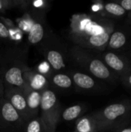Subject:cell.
Returning <instances> with one entry per match:
<instances>
[{"label": "cell", "instance_id": "30bf717a", "mask_svg": "<svg viewBox=\"0 0 131 132\" xmlns=\"http://www.w3.org/2000/svg\"><path fill=\"white\" fill-rule=\"evenodd\" d=\"M30 27L28 31V40L30 44H39L45 36V28L39 20L32 19Z\"/></svg>", "mask_w": 131, "mask_h": 132}, {"label": "cell", "instance_id": "ac0fdd59", "mask_svg": "<svg viewBox=\"0 0 131 132\" xmlns=\"http://www.w3.org/2000/svg\"><path fill=\"white\" fill-rule=\"evenodd\" d=\"M23 132H46V130L40 118L36 117L26 122Z\"/></svg>", "mask_w": 131, "mask_h": 132}, {"label": "cell", "instance_id": "2e32d148", "mask_svg": "<svg viewBox=\"0 0 131 132\" xmlns=\"http://www.w3.org/2000/svg\"><path fill=\"white\" fill-rule=\"evenodd\" d=\"M126 41H127L126 36L122 32L120 31L113 32L110 35V39L108 41L109 47L114 50L121 48L126 43Z\"/></svg>", "mask_w": 131, "mask_h": 132}, {"label": "cell", "instance_id": "7c38bea8", "mask_svg": "<svg viewBox=\"0 0 131 132\" xmlns=\"http://www.w3.org/2000/svg\"><path fill=\"white\" fill-rule=\"evenodd\" d=\"M46 59L55 71H60L66 67V62L63 55L56 50H49L46 52Z\"/></svg>", "mask_w": 131, "mask_h": 132}, {"label": "cell", "instance_id": "603a6c76", "mask_svg": "<svg viewBox=\"0 0 131 132\" xmlns=\"http://www.w3.org/2000/svg\"><path fill=\"white\" fill-rule=\"evenodd\" d=\"M121 7L126 11V10H131V0H123L120 2Z\"/></svg>", "mask_w": 131, "mask_h": 132}, {"label": "cell", "instance_id": "d4e9b609", "mask_svg": "<svg viewBox=\"0 0 131 132\" xmlns=\"http://www.w3.org/2000/svg\"><path fill=\"white\" fill-rule=\"evenodd\" d=\"M121 132H131V128H126L124 130H123Z\"/></svg>", "mask_w": 131, "mask_h": 132}, {"label": "cell", "instance_id": "9c48e42d", "mask_svg": "<svg viewBox=\"0 0 131 132\" xmlns=\"http://www.w3.org/2000/svg\"><path fill=\"white\" fill-rule=\"evenodd\" d=\"M69 75L72 78L73 83L75 86L80 90H89L96 87L94 79L86 73L78 71H71Z\"/></svg>", "mask_w": 131, "mask_h": 132}, {"label": "cell", "instance_id": "7402d4cb", "mask_svg": "<svg viewBox=\"0 0 131 132\" xmlns=\"http://www.w3.org/2000/svg\"><path fill=\"white\" fill-rule=\"evenodd\" d=\"M0 21L8 28V29L9 30V29H15V24L14 22L9 19H6L3 16H0Z\"/></svg>", "mask_w": 131, "mask_h": 132}, {"label": "cell", "instance_id": "484cf974", "mask_svg": "<svg viewBox=\"0 0 131 132\" xmlns=\"http://www.w3.org/2000/svg\"><path fill=\"white\" fill-rule=\"evenodd\" d=\"M128 82H129V84L131 85V75L129 77V78H128Z\"/></svg>", "mask_w": 131, "mask_h": 132}, {"label": "cell", "instance_id": "5b68a950", "mask_svg": "<svg viewBox=\"0 0 131 132\" xmlns=\"http://www.w3.org/2000/svg\"><path fill=\"white\" fill-rule=\"evenodd\" d=\"M27 67L24 65H13L5 70L2 74L4 89H19L23 90L26 87L24 80V71Z\"/></svg>", "mask_w": 131, "mask_h": 132}, {"label": "cell", "instance_id": "8fae6325", "mask_svg": "<svg viewBox=\"0 0 131 132\" xmlns=\"http://www.w3.org/2000/svg\"><path fill=\"white\" fill-rule=\"evenodd\" d=\"M49 84L61 90H68L73 87V80L69 74L64 73H56L49 74L47 77Z\"/></svg>", "mask_w": 131, "mask_h": 132}, {"label": "cell", "instance_id": "5bb4252c", "mask_svg": "<svg viewBox=\"0 0 131 132\" xmlns=\"http://www.w3.org/2000/svg\"><path fill=\"white\" fill-rule=\"evenodd\" d=\"M84 108L81 104H76L69 107L63 111L61 118L66 121H72L78 119V118L84 112Z\"/></svg>", "mask_w": 131, "mask_h": 132}, {"label": "cell", "instance_id": "44dd1931", "mask_svg": "<svg viewBox=\"0 0 131 132\" xmlns=\"http://www.w3.org/2000/svg\"><path fill=\"white\" fill-rule=\"evenodd\" d=\"M10 36L9 30L8 28L0 21V38L3 39H8Z\"/></svg>", "mask_w": 131, "mask_h": 132}, {"label": "cell", "instance_id": "4fadbf2b", "mask_svg": "<svg viewBox=\"0 0 131 132\" xmlns=\"http://www.w3.org/2000/svg\"><path fill=\"white\" fill-rule=\"evenodd\" d=\"M75 132H97L98 128L93 116H84L80 118L75 126Z\"/></svg>", "mask_w": 131, "mask_h": 132}, {"label": "cell", "instance_id": "e0dca14e", "mask_svg": "<svg viewBox=\"0 0 131 132\" xmlns=\"http://www.w3.org/2000/svg\"><path fill=\"white\" fill-rule=\"evenodd\" d=\"M29 1L24 0H0V12H5L6 10L15 7L27 8Z\"/></svg>", "mask_w": 131, "mask_h": 132}, {"label": "cell", "instance_id": "d6986e66", "mask_svg": "<svg viewBox=\"0 0 131 132\" xmlns=\"http://www.w3.org/2000/svg\"><path fill=\"white\" fill-rule=\"evenodd\" d=\"M104 9L108 13L116 15V16H121V15H124L126 12V11L121 7L120 5H119L117 3H114V2H110V3L106 4L104 5Z\"/></svg>", "mask_w": 131, "mask_h": 132}, {"label": "cell", "instance_id": "6da1fadb", "mask_svg": "<svg viewBox=\"0 0 131 132\" xmlns=\"http://www.w3.org/2000/svg\"><path fill=\"white\" fill-rule=\"evenodd\" d=\"M62 112V106L56 94L49 89L42 91L39 117L46 132H55L61 119Z\"/></svg>", "mask_w": 131, "mask_h": 132}, {"label": "cell", "instance_id": "cb8c5ba5", "mask_svg": "<svg viewBox=\"0 0 131 132\" xmlns=\"http://www.w3.org/2000/svg\"><path fill=\"white\" fill-rule=\"evenodd\" d=\"M4 85H3V81H2V78L0 73V98H2L4 97Z\"/></svg>", "mask_w": 131, "mask_h": 132}, {"label": "cell", "instance_id": "ba28073f", "mask_svg": "<svg viewBox=\"0 0 131 132\" xmlns=\"http://www.w3.org/2000/svg\"><path fill=\"white\" fill-rule=\"evenodd\" d=\"M22 91L25 97L27 107L31 119L39 117L42 92L33 90L30 89L27 85Z\"/></svg>", "mask_w": 131, "mask_h": 132}, {"label": "cell", "instance_id": "277c9868", "mask_svg": "<svg viewBox=\"0 0 131 132\" xmlns=\"http://www.w3.org/2000/svg\"><path fill=\"white\" fill-rule=\"evenodd\" d=\"M127 106L123 104H113L105 108L102 111L93 114V116L96 120L98 131L108 128L110 123L124 115L127 113Z\"/></svg>", "mask_w": 131, "mask_h": 132}, {"label": "cell", "instance_id": "7a4b0ae2", "mask_svg": "<svg viewBox=\"0 0 131 132\" xmlns=\"http://www.w3.org/2000/svg\"><path fill=\"white\" fill-rule=\"evenodd\" d=\"M71 57L83 68L86 69L92 75L101 80H107L111 73L107 66L100 60L93 57L83 48L75 46L70 50Z\"/></svg>", "mask_w": 131, "mask_h": 132}, {"label": "cell", "instance_id": "9a60e30c", "mask_svg": "<svg viewBox=\"0 0 131 132\" xmlns=\"http://www.w3.org/2000/svg\"><path fill=\"white\" fill-rule=\"evenodd\" d=\"M103 60L106 64L115 71H122L124 69V61L115 53L109 52L103 55Z\"/></svg>", "mask_w": 131, "mask_h": 132}, {"label": "cell", "instance_id": "3957f363", "mask_svg": "<svg viewBox=\"0 0 131 132\" xmlns=\"http://www.w3.org/2000/svg\"><path fill=\"white\" fill-rule=\"evenodd\" d=\"M26 122L4 97L0 98V128L16 132H23Z\"/></svg>", "mask_w": 131, "mask_h": 132}, {"label": "cell", "instance_id": "52a82bcc", "mask_svg": "<svg viewBox=\"0 0 131 132\" xmlns=\"http://www.w3.org/2000/svg\"><path fill=\"white\" fill-rule=\"evenodd\" d=\"M23 75L26 85L30 89L40 92L48 89V86L49 84L48 78L42 73L32 70L27 67L24 71Z\"/></svg>", "mask_w": 131, "mask_h": 132}, {"label": "cell", "instance_id": "8992f818", "mask_svg": "<svg viewBox=\"0 0 131 132\" xmlns=\"http://www.w3.org/2000/svg\"><path fill=\"white\" fill-rule=\"evenodd\" d=\"M3 97L11 104L25 122L31 119L25 97L22 90L19 89H5Z\"/></svg>", "mask_w": 131, "mask_h": 132}, {"label": "cell", "instance_id": "ffe728a7", "mask_svg": "<svg viewBox=\"0 0 131 132\" xmlns=\"http://www.w3.org/2000/svg\"><path fill=\"white\" fill-rule=\"evenodd\" d=\"M29 4L31 5V8L34 9L36 11H42L46 7H47V2L46 1H35V2H29Z\"/></svg>", "mask_w": 131, "mask_h": 132}]
</instances>
